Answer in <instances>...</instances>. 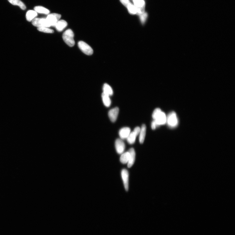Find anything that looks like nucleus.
<instances>
[{
    "label": "nucleus",
    "mask_w": 235,
    "mask_h": 235,
    "mask_svg": "<svg viewBox=\"0 0 235 235\" xmlns=\"http://www.w3.org/2000/svg\"><path fill=\"white\" fill-rule=\"evenodd\" d=\"M152 116L158 126L164 125L166 123V115L159 108H156L154 110Z\"/></svg>",
    "instance_id": "1"
},
{
    "label": "nucleus",
    "mask_w": 235,
    "mask_h": 235,
    "mask_svg": "<svg viewBox=\"0 0 235 235\" xmlns=\"http://www.w3.org/2000/svg\"><path fill=\"white\" fill-rule=\"evenodd\" d=\"M74 33L71 29H67L63 33L62 38L66 44L70 47L73 46L75 44Z\"/></svg>",
    "instance_id": "2"
},
{
    "label": "nucleus",
    "mask_w": 235,
    "mask_h": 235,
    "mask_svg": "<svg viewBox=\"0 0 235 235\" xmlns=\"http://www.w3.org/2000/svg\"><path fill=\"white\" fill-rule=\"evenodd\" d=\"M134 5L137 10L139 18L147 13L145 12V3L144 0H132Z\"/></svg>",
    "instance_id": "3"
},
{
    "label": "nucleus",
    "mask_w": 235,
    "mask_h": 235,
    "mask_svg": "<svg viewBox=\"0 0 235 235\" xmlns=\"http://www.w3.org/2000/svg\"><path fill=\"white\" fill-rule=\"evenodd\" d=\"M166 123L170 127L176 126L178 125V119L176 113L174 112L170 113L166 117Z\"/></svg>",
    "instance_id": "4"
},
{
    "label": "nucleus",
    "mask_w": 235,
    "mask_h": 235,
    "mask_svg": "<svg viewBox=\"0 0 235 235\" xmlns=\"http://www.w3.org/2000/svg\"><path fill=\"white\" fill-rule=\"evenodd\" d=\"M32 24L38 28L48 27H51L46 18H35L32 21Z\"/></svg>",
    "instance_id": "5"
},
{
    "label": "nucleus",
    "mask_w": 235,
    "mask_h": 235,
    "mask_svg": "<svg viewBox=\"0 0 235 235\" xmlns=\"http://www.w3.org/2000/svg\"><path fill=\"white\" fill-rule=\"evenodd\" d=\"M78 46L79 49L85 54L91 55L93 53V50L91 47L82 41H79Z\"/></svg>",
    "instance_id": "6"
},
{
    "label": "nucleus",
    "mask_w": 235,
    "mask_h": 235,
    "mask_svg": "<svg viewBox=\"0 0 235 235\" xmlns=\"http://www.w3.org/2000/svg\"><path fill=\"white\" fill-rule=\"evenodd\" d=\"M121 3L127 8L129 13L132 15L137 14V10L134 4L131 3L129 0H120Z\"/></svg>",
    "instance_id": "7"
},
{
    "label": "nucleus",
    "mask_w": 235,
    "mask_h": 235,
    "mask_svg": "<svg viewBox=\"0 0 235 235\" xmlns=\"http://www.w3.org/2000/svg\"><path fill=\"white\" fill-rule=\"evenodd\" d=\"M61 17V15L53 13L49 15L46 18L51 26H55Z\"/></svg>",
    "instance_id": "8"
},
{
    "label": "nucleus",
    "mask_w": 235,
    "mask_h": 235,
    "mask_svg": "<svg viewBox=\"0 0 235 235\" xmlns=\"http://www.w3.org/2000/svg\"><path fill=\"white\" fill-rule=\"evenodd\" d=\"M115 146L117 153L122 154L125 149V144L121 139H117L115 141Z\"/></svg>",
    "instance_id": "9"
},
{
    "label": "nucleus",
    "mask_w": 235,
    "mask_h": 235,
    "mask_svg": "<svg viewBox=\"0 0 235 235\" xmlns=\"http://www.w3.org/2000/svg\"><path fill=\"white\" fill-rule=\"evenodd\" d=\"M121 176L125 189L126 191H128L129 188V174L127 170L123 169L122 170Z\"/></svg>",
    "instance_id": "10"
},
{
    "label": "nucleus",
    "mask_w": 235,
    "mask_h": 235,
    "mask_svg": "<svg viewBox=\"0 0 235 235\" xmlns=\"http://www.w3.org/2000/svg\"><path fill=\"white\" fill-rule=\"evenodd\" d=\"M119 109L118 107H115L109 111L108 115L110 120L112 122H115L117 120L119 113Z\"/></svg>",
    "instance_id": "11"
},
{
    "label": "nucleus",
    "mask_w": 235,
    "mask_h": 235,
    "mask_svg": "<svg viewBox=\"0 0 235 235\" xmlns=\"http://www.w3.org/2000/svg\"><path fill=\"white\" fill-rule=\"evenodd\" d=\"M131 133L130 128L125 127L122 128L119 132V135L122 139H126Z\"/></svg>",
    "instance_id": "12"
},
{
    "label": "nucleus",
    "mask_w": 235,
    "mask_h": 235,
    "mask_svg": "<svg viewBox=\"0 0 235 235\" xmlns=\"http://www.w3.org/2000/svg\"><path fill=\"white\" fill-rule=\"evenodd\" d=\"M130 153V157L128 162V167L130 168L134 164L136 157V153L134 149L133 148H131L129 151Z\"/></svg>",
    "instance_id": "13"
},
{
    "label": "nucleus",
    "mask_w": 235,
    "mask_h": 235,
    "mask_svg": "<svg viewBox=\"0 0 235 235\" xmlns=\"http://www.w3.org/2000/svg\"><path fill=\"white\" fill-rule=\"evenodd\" d=\"M67 25L66 21L63 20H59L55 25V28L59 32H62Z\"/></svg>",
    "instance_id": "14"
},
{
    "label": "nucleus",
    "mask_w": 235,
    "mask_h": 235,
    "mask_svg": "<svg viewBox=\"0 0 235 235\" xmlns=\"http://www.w3.org/2000/svg\"><path fill=\"white\" fill-rule=\"evenodd\" d=\"M146 127L144 124L142 125L139 134V142L140 144H143L145 139L146 134Z\"/></svg>",
    "instance_id": "15"
},
{
    "label": "nucleus",
    "mask_w": 235,
    "mask_h": 235,
    "mask_svg": "<svg viewBox=\"0 0 235 235\" xmlns=\"http://www.w3.org/2000/svg\"><path fill=\"white\" fill-rule=\"evenodd\" d=\"M37 15V12L35 11L29 10L26 13V19L29 22H31L34 19H35Z\"/></svg>",
    "instance_id": "16"
},
{
    "label": "nucleus",
    "mask_w": 235,
    "mask_h": 235,
    "mask_svg": "<svg viewBox=\"0 0 235 235\" xmlns=\"http://www.w3.org/2000/svg\"><path fill=\"white\" fill-rule=\"evenodd\" d=\"M8 1L13 5L19 6L22 10L26 9V7L25 4L20 0H8Z\"/></svg>",
    "instance_id": "17"
},
{
    "label": "nucleus",
    "mask_w": 235,
    "mask_h": 235,
    "mask_svg": "<svg viewBox=\"0 0 235 235\" xmlns=\"http://www.w3.org/2000/svg\"><path fill=\"white\" fill-rule=\"evenodd\" d=\"M102 97L104 105L107 107H109L111 104V101L109 96L103 92L102 95Z\"/></svg>",
    "instance_id": "18"
},
{
    "label": "nucleus",
    "mask_w": 235,
    "mask_h": 235,
    "mask_svg": "<svg viewBox=\"0 0 235 235\" xmlns=\"http://www.w3.org/2000/svg\"><path fill=\"white\" fill-rule=\"evenodd\" d=\"M34 10L37 13L44 14L45 15L49 14L50 12L47 8L41 6H37L34 8Z\"/></svg>",
    "instance_id": "19"
},
{
    "label": "nucleus",
    "mask_w": 235,
    "mask_h": 235,
    "mask_svg": "<svg viewBox=\"0 0 235 235\" xmlns=\"http://www.w3.org/2000/svg\"><path fill=\"white\" fill-rule=\"evenodd\" d=\"M103 93L109 96H112L113 95V91L112 89L108 84H105L103 86Z\"/></svg>",
    "instance_id": "20"
},
{
    "label": "nucleus",
    "mask_w": 235,
    "mask_h": 235,
    "mask_svg": "<svg viewBox=\"0 0 235 235\" xmlns=\"http://www.w3.org/2000/svg\"><path fill=\"white\" fill-rule=\"evenodd\" d=\"M130 156V153L129 151L123 153L120 158V161L121 163L123 164L128 163L129 159Z\"/></svg>",
    "instance_id": "21"
},
{
    "label": "nucleus",
    "mask_w": 235,
    "mask_h": 235,
    "mask_svg": "<svg viewBox=\"0 0 235 235\" xmlns=\"http://www.w3.org/2000/svg\"><path fill=\"white\" fill-rule=\"evenodd\" d=\"M137 136L133 131L131 132L126 139L128 143L130 144H134Z\"/></svg>",
    "instance_id": "22"
},
{
    "label": "nucleus",
    "mask_w": 235,
    "mask_h": 235,
    "mask_svg": "<svg viewBox=\"0 0 235 235\" xmlns=\"http://www.w3.org/2000/svg\"><path fill=\"white\" fill-rule=\"evenodd\" d=\"M37 29L40 32L46 33H52L54 32L53 30L48 27L38 28Z\"/></svg>",
    "instance_id": "23"
},
{
    "label": "nucleus",
    "mask_w": 235,
    "mask_h": 235,
    "mask_svg": "<svg viewBox=\"0 0 235 235\" xmlns=\"http://www.w3.org/2000/svg\"><path fill=\"white\" fill-rule=\"evenodd\" d=\"M141 128L139 127H136L134 129L133 132L135 133L136 136H138L139 134Z\"/></svg>",
    "instance_id": "24"
},
{
    "label": "nucleus",
    "mask_w": 235,
    "mask_h": 235,
    "mask_svg": "<svg viewBox=\"0 0 235 235\" xmlns=\"http://www.w3.org/2000/svg\"><path fill=\"white\" fill-rule=\"evenodd\" d=\"M156 122L154 120H153L151 123V128L153 130L155 129L156 127L158 126Z\"/></svg>",
    "instance_id": "25"
}]
</instances>
